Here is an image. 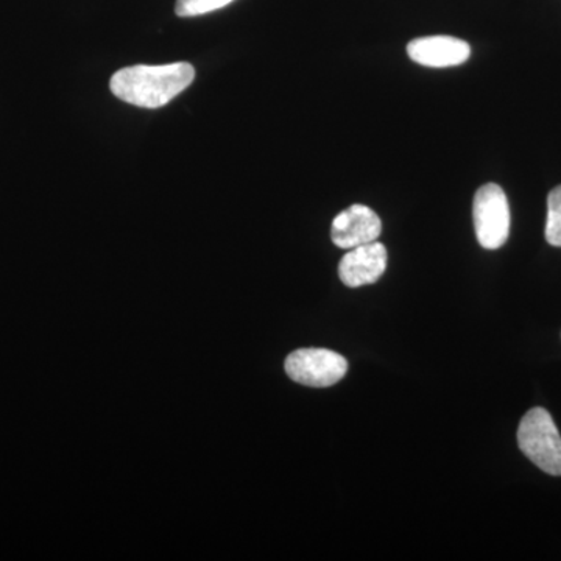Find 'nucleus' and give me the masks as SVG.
<instances>
[{
	"label": "nucleus",
	"mask_w": 561,
	"mask_h": 561,
	"mask_svg": "<svg viewBox=\"0 0 561 561\" xmlns=\"http://www.w3.org/2000/svg\"><path fill=\"white\" fill-rule=\"evenodd\" d=\"M195 79L190 62L162 66H130L111 77V92L121 101L139 108H161L186 91Z\"/></svg>",
	"instance_id": "nucleus-1"
},
{
	"label": "nucleus",
	"mask_w": 561,
	"mask_h": 561,
	"mask_svg": "<svg viewBox=\"0 0 561 561\" xmlns=\"http://www.w3.org/2000/svg\"><path fill=\"white\" fill-rule=\"evenodd\" d=\"M518 445L524 456L541 471L561 476V435L546 409H530L523 416L518 427Z\"/></svg>",
	"instance_id": "nucleus-2"
},
{
	"label": "nucleus",
	"mask_w": 561,
	"mask_h": 561,
	"mask_svg": "<svg viewBox=\"0 0 561 561\" xmlns=\"http://www.w3.org/2000/svg\"><path fill=\"white\" fill-rule=\"evenodd\" d=\"M476 236L483 249L497 250L511 234V206L507 195L497 184H483L472 203Z\"/></svg>",
	"instance_id": "nucleus-3"
},
{
	"label": "nucleus",
	"mask_w": 561,
	"mask_h": 561,
	"mask_svg": "<svg viewBox=\"0 0 561 561\" xmlns=\"http://www.w3.org/2000/svg\"><path fill=\"white\" fill-rule=\"evenodd\" d=\"M346 371L348 362L331 350H297L286 359V373L291 381L316 389L334 386L345 378Z\"/></svg>",
	"instance_id": "nucleus-4"
},
{
	"label": "nucleus",
	"mask_w": 561,
	"mask_h": 561,
	"mask_svg": "<svg viewBox=\"0 0 561 561\" xmlns=\"http://www.w3.org/2000/svg\"><path fill=\"white\" fill-rule=\"evenodd\" d=\"M381 231V219L375 210L365 205H353L332 221L331 239L339 249L351 250L378 241Z\"/></svg>",
	"instance_id": "nucleus-5"
},
{
	"label": "nucleus",
	"mask_w": 561,
	"mask_h": 561,
	"mask_svg": "<svg viewBox=\"0 0 561 561\" xmlns=\"http://www.w3.org/2000/svg\"><path fill=\"white\" fill-rule=\"evenodd\" d=\"M387 249L379 242L365 243V245L351 249L342 257L339 265V276L342 283L351 289L375 284L387 271Z\"/></svg>",
	"instance_id": "nucleus-6"
},
{
	"label": "nucleus",
	"mask_w": 561,
	"mask_h": 561,
	"mask_svg": "<svg viewBox=\"0 0 561 561\" xmlns=\"http://www.w3.org/2000/svg\"><path fill=\"white\" fill-rule=\"evenodd\" d=\"M408 55L412 61L426 68H453L468 61L471 47L453 36H426L411 41Z\"/></svg>",
	"instance_id": "nucleus-7"
},
{
	"label": "nucleus",
	"mask_w": 561,
	"mask_h": 561,
	"mask_svg": "<svg viewBox=\"0 0 561 561\" xmlns=\"http://www.w3.org/2000/svg\"><path fill=\"white\" fill-rule=\"evenodd\" d=\"M546 241L552 247H561V186L551 191L548 197V221Z\"/></svg>",
	"instance_id": "nucleus-8"
},
{
	"label": "nucleus",
	"mask_w": 561,
	"mask_h": 561,
	"mask_svg": "<svg viewBox=\"0 0 561 561\" xmlns=\"http://www.w3.org/2000/svg\"><path fill=\"white\" fill-rule=\"evenodd\" d=\"M234 0H176L175 11L180 18L202 16L230 5Z\"/></svg>",
	"instance_id": "nucleus-9"
}]
</instances>
